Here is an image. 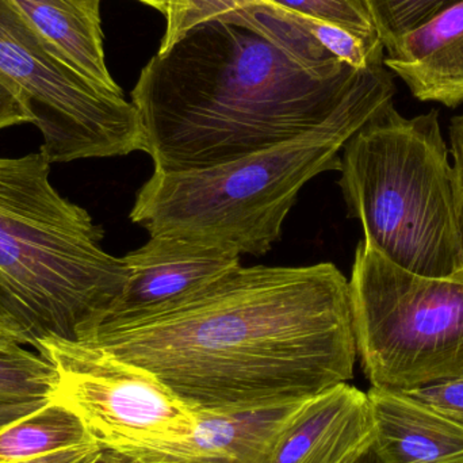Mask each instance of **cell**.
<instances>
[{"instance_id": "obj_28", "label": "cell", "mask_w": 463, "mask_h": 463, "mask_svg": "<svg viewBox=\"0 0 463 463\" xmlns=\"http://www.w3.org/2000/svg\"><path fill=\"white\" fill-rule=\"evenodd\" d=\"M138 2L151 5V7L156 8V10L163 14H165V11H167L168 0H138Z\"/></svg>"}, {"instance_id": "obj_26", "label": "cell", "mask_w": 463, "mask_h": 463, "mask_svg": "<svg viewBox=\"0 0 463 463\" xmlns=\"http://www.w3.org/2000/svg\"><path fill=\"white\" fill-rule=\"evenodd\" d=\"M374 440V439H373ZM369 443L366 448L362 449L358 454L348 459L345 463H383L377 451H375L374 443Z\"/></svg>"}, {"instance_id": "obj_10", "label": "cell", "mask_w": 463, "mask_h": 463, "mask_svg": "<svg viewBox=\"0 0 463 463\" xmlns=\"http://www.w3.org/2000/svg\"><path fill=\"white\" fill-rule=\"evenodd\" d=\"M122 259L129 269L127 286L97 332L160 315L240 264L233 250L171 236H151Z\"/></svg>"}, {"instance_id": "obj_22", "label": "cell", "mask_w": 463, "mask_h": 463, "mask_svg": "<svg viewBox=\"0 0 463 463\" xmlns=\"http://www.w3.org/2000/svg\"><path fill=\"white\" fill-rule=\"evenodd\" d=\"M451 155L454 156V171L457 181V208H458L459 231L463 250V114L454 117L450 124Z\"/></svg>"}, {"instance_id": "obj_16", "label": "cell", "mask_w": 463, "mask_h": 463, "mask_svg": "<svg viewBox=\"0 0 463 463\" xmlns=\"http://www.w3.org/2000/svg\"><path fill=\"white\" fill-rule=\"evenodd\" d=\"M95 442L73 411L51 400L26 418L0 430V463L35 458Z\"/></svg>"}, {"instance_id": "obj_19", "label": "cell", "mask_w": 463, "mask_h": 463, "mask_svg": "<svg viewBox=\"0 0 463 463\" xmlns=\"http://www.w3.org/2000/svg\"><path fill=\"white\" fill-rule=\"evenodd\" d=\"M310 21L331 24L367 43H381L362 0H269Z\"/></svg>"}, {"instance_id": "obj_11", "label": "cell", "mask_w": 463, "mask_h": 463, "mask_svg": "<svg viewBox=\"0 0 463 463\" xmlns=\"http://www.w3.org/2000/svg\"><path fill=\"white\" fill-rule=\"evenodd\" d=\"M307 400L255 410L198 412L187 437L124 454L136 463H269L278 437Z\"/></svg>"}, {"instance_id": "obj_6", "label": "cell", "mask_w": 463, "mask_h": 463, "mask_svg": "<svg viewBox=\"0 0 463 463\" xmlns=\"http://www.w3.org/2000/svg\"><path fill=\"white\" fill-rule=\"evenodd\" d=\"M348 283L356 355L372 386L410 391L463 377V272L413 274L364 239Z\"/></svg>"}, {"instance_id": "obj_12", "label": "cell", "mask_w": 463, "mask_h": 463, "mask_svg": "<svg viewBox=\"0 0 463 463\" xmlns=\"http://www.w3.org/2000/svg\"><path fill=\"white\" fill-rule=\"evenodd\" d=\"M374 439L367 393L337 383L309 397L286 424L269 463H345Z\"/></svg>"}, {"instance_id": "obj_4", "label": "cell", "mask_w": 463, "mask_h": 463, "mask_svg": "<svg viewBox=\"0 0 463 463\" xmlns=\"http://www.w3.org/2000/svg\"><path fill=\"white\" fill-rule=\"evenodd\" d=\"M392 99L359 103L313 132L227 165L152 174L130 220L151 236H171L261 256L280 239L302 187L340 171V149Z\"/></svg>"}, {"instance_id": "obj_5", "label": "cell", "mask_w": 463, "mask_h": 463, "mask_svg": "<svg viewBox=\"0 0 463 463\" xmlns=\"http://www.w3.org/2000/svg\"><path fill=\"white\" fill-rule=\"evenodd\" d=\"M348 216L388 260L427 278L463 272L456 171L439 114L405 118L389 103L343 146Z\"/></svg>"}, {"instance_id": "obj_7", "label": "cell", "mask_w": 463, "mask_h": 463, "mask_svg": "<svg viewBox=\"0 0 463 463\" xmlns=\"http://www.w3.org/2000/svg\"><path fill=\"white\" fill-rule=\"evenodd\" d=\"M0 78L24 102L51 165L144 152L135 105L79 72L10 0H0Z\"/></svg>"}, {"instance_id": "obj_27", "label": "cell", "mask_w": 463, "mask_h": 463, "mask_svg": "<svg viewBox=\"0 0 463 463\" xmlns=\"http://www.w3.org/2000/svg\"><path fill=\"white\" fill-rule=\"evenodd\" d=\"M11 345H21V343H19V340L16 339L11 332H8L7 329L3 328V326H0V347Z\"/></svg>"}, {"instance_id": "obj_25", "label": "cell", "mask_w": 463, "mask_h": 463, "mask_svg": "<svg viewBox=\"0 0 463 463\" xmlns=\"http://www.w3.org/2000/svg\"><path fill=\"white\" fill-rule=\"evenodd\" d=\"M91 463H136L127 454L113 449L102 448Z\"/></svg>"}, {"instance_id": "obj_15", "label": "cell", "mask_w": 463, "mask_h": 463, "mask_svg": "<svg viewBox=\"0 0 463 463\" xmlns=\"http://www.w3.org/2000/svg\"><path fill=\"white\" fill-rule=\"evenodd\" d=\"M27 24L79 72L102 89L124 95L106 65L102 0H10Z\"/></svg>"}, {"instance_id": "obj_20", "label": "cell", "mask_w": 463, "mask_h": 463, "mask_svg": "<svg viewBox=\"0 0 463 463\" xmlns=\"http://www.w3.org/2000/svg\"><path fill=\"white\" fill-rule=\"evenodd\" d=\"M402 392L445 418L463 424V377Z\"/></svg>"}, {"instance_id": "obj_2", "label": "cell", "mask_w": 463, "mask_h": 463, "mask_svg": "<svg viewBox=\"0 0 463 463\" xmlns=\"http://www.w3.org/2000/svg\"><path fill=\"white\" fill-rule=\"evenodd\" d=\"M383 61L315 67L258 33L203 22L157 51L132 91L155 173L206 170L302 137L353 106L393 100Z\"/></svg>"}, {"instance_id": "obj_14", "label": "cell", "mask_w": 463, "mask_h": 463, "mask_svg": "<svg viewBox=\"0 0 463 463\" xmlns=\"http://www.w3.org/2000/svg\"><path fill=\"white\" fill-rule=\"evenodd\" d=\"M383 64L416 99L448 108L463 103V2L402 38Z\"/></svg>"}, {"instance_id": "obj_17", "label": "cell", "mask_w": 463, "mask_h": 463, "mask_svg": "<svg viewBox=\"0 0 463 463\" xmlns=\"http://www.w3.org/2000/svg\"><path fill=\"white\" fill-rule=\"evenodd\" d=\"M53 364L22 345L0 347V402H49L56 389Z\"/></svg>"}, {"instance_id": "obj_3", "label": "cell", "mask_w": 463, "mask_h": 463, "mask_svg": "<svg viewBox=\"0 0 463 463\" xmlns=\"http://www.w3.org/2000/svg\"><path fill=\"white\" fill-rule=\"evenodd\" d=\"M43 152L0 157V326L22 345L86 343L127 286L103 230L49 181Z\"/></svg>"}, {"instance_id": "obj_24", "label": "cell", "mask_w": 463, "mask_h": 463, "mask_svg": "<svg viewBox=\"0 0 463 463\" xmlns=\"http://www.w3.org/2000/svg\"><path fill=\"white\" fill-rule=\"evenodd\" d=\"M46 402H0V430L26 418L30 413L43 407Z\"/></svg>"}, {"instance_id": "obj_21", "label": "cell", "mask_w": 463, "mask_h": 463, "mask_svg": "<svg viewBox=\"0 0 463 463\" xmlns=\"http://www.w3.org/2000/svg\"><path fill=\"white\" fill-rule=\"evenodd\" d=\"M21 124H32V118L15 90L0 78V130Z\"/></svg>"}, {"instance_id": "obj_9", "label": "cell", "mask_w": 463, "mask_h": 463, "mask_svg": "<svg viewBox=\"0 0 463 463\" xmlns=\"http://www.w3.org/2000/svg\"><path fill=\"white\" fill-rule=\"evenodd\" d=\"M165 37L159 51L170 48L187 30L203 22L237 24L258 33L305 64L324 67L348 62L356 68L383 61L381 43H367L358 35L310 21L269 0H168Z\"/></svg>"}, {"instance_id": "obj_8", "label": "cell", "mask_w": 463, "mask_h": 463, "mask_svg": "<svg viewBox=\"0 0 463 463\" xmlns=\"http://www.w3.org/2000/svg\"><path fill=\"white\" fill-rule=\"evenodd\" d=\"M37 351L56 370L52 400L73 411L100 448H152L194 429L197 413L146 370L68 340H45Z\"/></svg>"}, {"instance_id": "obj_29", "label": "cell", "mask_w": 463, "mask_h": 463, "mask_svg": "<svg viewBox=\"0 0 463 463\" xmlns=\"http://www.w3.org/2000/svg\"><path fill=\"white\" fill-rule=\"evenodd\" d=\"M91 462H92V459H91V461H87V462H84V463H91Z\"/></svg>"}, {"instance_id": "obj_18", "label": "cell", "mask_w": 463, "mask_h": 463, "mask_svg": "<svg viewBox=\"0 0 463 463\" xmlns=\"http://www.w3.org/2000/svg\"><path fill=\"white\" fill-rule=\"evenodd\" d=\"M463 0H362L386 52Z\"/></svg>"}, {"instance_id": "obj_1", "label": "cell", "mask_w": 463, "mask_h": 463, "mask_svg": "<svg viewBox=\"0 0 463 463\" xmlns=\"http://www.w3.org/2000/svg\"><path fill=\"white\" fill-rule=\"evenodd\" d=\"M81 345L146 370L195 413L301 402L354 377L350 283L332 263L239 264L165 312Z\"/></svg>"}, {"instance_id": "obj_23", "label": "cell", "mask_w": 463, "mask_h": 463, "mask_svg": "<svg viewBox=\"0 0 463 463\" xmlns=\"http://www.w3.org/2000/svg\"><path fill=\"white\" fill-rule=\"evenodd\" d=\"M100 449L102 448L98 443H92V445L65 449V450L54 451V453L45 454V456L14 463H84L94 459Z\"/></svg>"}, {"instance_id": "obj_13", "label": "cell", "mask_w": 463, "mask_h": 463, "mask_svg": "<svg viewBox=\"0 0 463 463\" xmlns=\"http://www.w3.org/2000/svg\"><path fill=\"white\" fill-rule=\"evenodd\" d=\"M375 451L383 463H463V424L415 402L404 392H367Z\"/></svg>"}]
</instances>
